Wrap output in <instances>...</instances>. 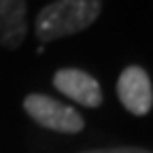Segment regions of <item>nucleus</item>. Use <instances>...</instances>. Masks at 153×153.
I'll return each instance as SVG.
<instances>
[{"label":"nucleus","instance_id":"obj_1","mask_svg":"<svg viewBox=\"0 0 153 153\" xmlns=\"http://www.w3.org/2000/svg\"><path fill=\"white\" fill-rule=\"evenodd\" d=\"M102 11L100 0H55L36 15V36L41 43L87 30Z\"/></svg>","mask_w":153,"mask_h":153},{"label":"nucleus","instance_id":"obj_3","mask_svg":"<svg viewBox=\"0 0 153 153\" xmlns=\"http://www.w3.org/2000/svg\"><path fill=\"white\" fill-rule=\"evenodd\" d=\"M117 96L132 115H147L153 106V87L140 66H128L117 81Z\"/></svg>","mask_w":153,"mask_h":153},{"label":"nucleus","instance_id":"obj_2","mask_svg":"<svg viewBox=\"0 0 153 153\" xmlns=\"http://www.w3.org/2000/svg\"><path fill=\"white\" fill-rule=\"evenodd\" d=\"M24 108L43 128L64 134H76L83 130V117L72 106H66L45 94H30L24 100Z\"/></svg>","mask_w":153,"mask_h":153},{"label":"nucleus","instance_id":"obj_6","mask_svg":"<svg viewBox=\"0 0 153 153\" xmlns=\"http://www.w3.org/2000/svg\"><path fill=\"white\" fill-rule=\"evenodd\" d=\"M85 153H151V151L138 149V147H115V149H96V151H85Z\"/></svg>","mask_w":153,"mask_h":153},{"label":"nucleus","instance_id":"obj_4","mask_svg":"<svg viewBox=\"0 0 153 153\" xmlns=\"http://www.w3.org/2000/svg\"><path fill=\"white\" fill-rule=\"evenodd\" d=\"M53 85L60 89L64 96L72 98L83 106L96 108L102 104V89L98 81L91 74L79 70V68H62L53 76Z\"/></svg>","mask_w":153,"mask_h":153},{"label":"nucleus","instance_id":"obj_5","mask_svg":"<svg viewBox=\"0 0 153 153\" xmlns=\"http://www.w3.org/2000/svg\"><path fill=\"white\" fill-rule=\"evenodd\" d=\"M26 0H0V45L17 49L24 43L26 24Z\"/></svg>","mask_w":153,"mask_h":153}]
</instances>
